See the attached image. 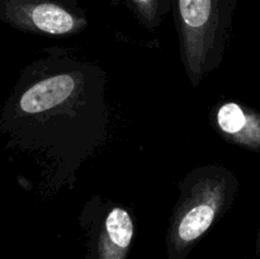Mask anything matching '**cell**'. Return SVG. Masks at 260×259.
Segmentation results:
<instances>
[{"instance_id":"obj_5","label":"cell","mask_w":260,"mask_h":259,"mask_svg":"<svg viewBox=\"0 0 260 259\" xmlns=\"http://www.w3.org/2000/svg\"><path fill=\"white\" fill-rule=\"evenodd\" d=\"M74 86V79L66 74L46 79L23 94L20 108L27 113L47 111L68 99L73 93Z\"/></svg>"},{"instance_id":"obj_2","label":"cell","mask_w":260,"mask_h":259,"mask_svg":"<svg viewBox=\"0 0 260 259\" xmlns=\"http://www.w3.org/2000/svg\"><path fill=\"white\" fill-rule=\"evenodd\" d=\"M226 189L223 178L205 179L193 188L172 229L173 246L177 250L192 245L211 228L226 201Z\"/></svg>"},{"instance_id":"obj_1","label":"cell","mask_w":260,"mask_h":259,"mask_svg":"<svg viewBox=\"0 0 260 259\" xmlns=\"http://www.w3.org/2000/svg\"><path fill=\"white\" fill-rule=\"evenodd\" d=\"M185 69L197 85L222 57L235 0H172Z\"/></svg>"},{"instance_id":"obj_3","label":"cell","mask_w":260,"mask_h":259,"mask_svg":"<svg viewBox=\"0 0 260 259\" xmlns=\"http://www.w3.org/2000/svg\"><path fill=\"white\" fill-rule=\"evenodd\" d=\"M217 124L233 141L260 150V116L236 103H226L217 112Z\"/></svg>"},{"instance_id":"obj_6","label":"cell","mask_w":260,"mask_h":259,"mask_svg":"<svg viewBox=\"0 0 260 259\" xmlns=\"http://www.w3.org/2000/svg\"><path fill=\"white\" fill-rule=\"evenodd\" d=\"M140 20L149 27H156L169 12L172 0H128Z\"/></svg>"},{"instance_id":"obj_4","label":"cell","mask_w":260,"mask_h":259,"mask_svg":"<svg viewBox=\"0 0 260 259\" xmlns=\"http://www.w3.org/2000/svg\"><path fill=\"white\" fill-rule=\"evenodd\" d=\"M134 238V222L123 208H113L104 223L101 235L98 259H126L127 251Z\"/></svg>"}]
</instances>
